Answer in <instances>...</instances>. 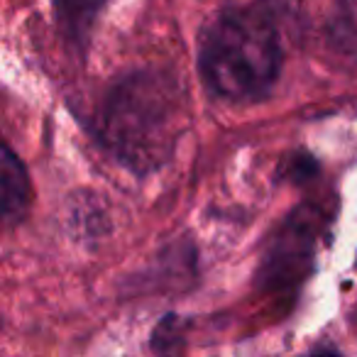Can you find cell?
I'll return each mask as SVG.
<instances>
[{
    "label": "cell",
    "mask_w": 357,
    "mask_h": 357,
    "mask_svg": "<svg viewBox=\"0 0 357 357\" xmlns=\"http://www.w3.org/2000/svg\"><path fill=\"white\" fill-rule=\"evenodd\" d=\"M186 98L174 76L132 71L110 89L98 115L103 144L132 172L147 174L169 162L186 130Z\"/></svg>",
    "instance_id": "6da1fadb"
},
{
    "label": "cell",
    "mask_w": 357,
    "mask_h": 357,
    "mask_svg": "<svg viewBox=\"0 0 357 357\" xmlns=\"http://www.w3.org/2000/svg\"><path fill=\"white\" fill-rule=\"evenodd\" d=\"M282 59L277 22L255 6L218 15L199 47V71L206 89L228 103L267 98L279 79Z\"/></svg>",
    "instance_id": "7a4b0ae2"
},
{
    "label": "cell",
    "mask_w": 357,
    "mask_h": 357,
    "mask_svg": "<svg viewBox=\"0 0 357 357\" xmlns=\"http://www.w3.org/2000/svg\"><path fill=\"white\" fill-rule=\"evenodd\" d=\"M321 213L311 206H301L289 215V220L277 230L269 250L264 255L259 282L267 289H291L311 269V259L316 252L318 230H321Z\"/></svg>",
    "instance_id": "3957f363"
},
{
    "label": "cell",
    "mask_w": 357,
    "mask_h": 357,
    "mask_svg": "<svg viewBox=\"0 0 357 357\" xmlns=\"http://www.w3.org/2000/svg\"><path fill=\"white\" fill-rule=\"evenodd\" d=\"M0 201H3L6 228H13L25 218L30 206V176L10 144H3V154H0Z\"/></svg>",
    "instance_id": "277c9868"
},
{
    "label": "cell",
    "mask_w": 357,
    "mask_h": 357,
    "mask_svg": "<svg viewBox=\"0 0 357 357\" xmlns=\"http://www.w3.org/2000/svg\"><path fill=\"white\" fill-rule=\"evenodd\" d=\"M105 3L108 0H54L56 22L66 40L86 47Z\"/></svg>",
    "instance_id": "5b68a950"
},
{
    "label": "cell",
    "mask_w": 357,
    "mask_h": 357,
    "mask_svg": "<svg viewBox=\"0 0 357 357\" xmlns=\"http://www.w3.org/2000/svg\"><path fill=\"white\" fill-rule=\"evenodd\" d=\"M326 30L333 50L357 59V0H335Z\"/></svg>",
    "instance_id": "8992f818"
}]
</instances>
